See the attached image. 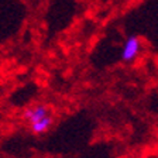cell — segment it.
Instances as JSON below:
<instances>
[{"label":"cell","mask_w":158,"mask_h":158,"mask_svg":"<svg viewBox=\"0 0 158 158\" xmlns=\"http://www.w3.org/2000/svg\"><path fill=\"white\" fill-rule=\"evenodd\" d=\"M24 118H26L27 124H28L30 130L34 134H44L51 128L54 123L52 112L47 105H35L28 107L24 112Z\"/></svg>","instance_id":"6da1fadb"},{"label":"cell","mask_w":158,"mask_h":158,"mask_svg":"<svg viewBox=\"0 0 158 158\" xmlns=\"http://www.w3.org/2000/svg\"><path fill=\"white\" fill-rule=\"evenodd\" d=\"M140 51H141V41H140V38H137L135 35L128 37L124 41L122 48V55H120L122 61L123 62H133L138 56Z\"/></svg>","instance_id":"7a4b0ae2"}]
</instances>
